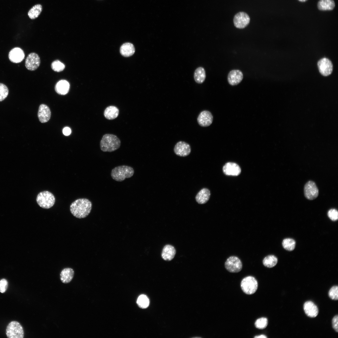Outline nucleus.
Instances as JSON below:
<instances>
[{
    "label": "nucleus",
    "mask_w": 338,
    "mask_h": 338,
    "mask_svg": "<svg viewBox=\"0 0 338 338\" xmlns=\"http://www.w3.org/2000/svg\"><path fill=\"white\" fill-rule=\"evenodd\" d=\"M278 262L277 258L274 255H270L266 256L263 260V265L266 267L271 268L275 266Z\"/></svg>",
    "instance_id": "obj_27"
},
{
    "label": "nucleus",
    "mask_w": 338,
    "mask_h": 338,
    "mask_svg": "<svg viewBox=\"0 0 338 338\" xmlns=\"http://www.w3.org/2000/svg\"><path fill=\"white\" fill-rule=\"evenodd\" d=\"M241 287L243 291L247 294H252L257 290L258 283L253 276H248L244 278L241 283Z\"/></svg>",
    "instance_id": "obj_5"
},
{
    "label": "nucleus",
    "mask_w": 338,
    "mask_h": 338,
    "mask_svg": "<svg viewBox=\"0 0 338 338\" xmlns=\"http://www.w3.org/2000/svg\"><path fill=\"white\" fill-rule=\"evenodd\" d=\"M299 1L301 2H305L307 0H298Z\"/></svg>",
    "instance_id": "obj_40"
},
{
    "label": "nucleus",
    "mask_w": 338,
    "mask_h": 338,
    "mask_svg": "<svg viewBox=\"0 0 338 338\" xmlns=\"http://www.w3.org/2000/svg\"><path fill=\"white\" fill-rule=\"evenodd\" d=\"M119 114V110L115 106L111 105L107 107L104 110L105 117L108 120H112L116 118Z\"/></svg>",
    "instance_id": "obj_23"
},
{
    "label": "nucleus",
    "mask_w": 338,
    "mask_h": 338,
    "mask_svg": "<svg viewBox=\"0 0 338 338\" xmlns=\"http://www.w3.org/2000/svg\"><path fill=\"white\" fill-rule=\"evenodd\" d=\"M206 73L204 69L202 67L197 68L194 74V78L195 82L198 84L204 82L206 78Z\"/></svg>",
    "instance_id": "obj_26"
},
{
    "label": "nucleus",
    "mask_w": 338,
    "mask_h": 338,
    "mask_svg": "<svg viewBox=\"0 0 338 338\" xmlns=\"http://www.w3.org/2000/svg\"><path fill=\"white\" fill-rule=\"evenodd\" d=\"M305 197L309 200H313L318 196L319 190L315 183L312 181L308 182L304 187Z\"/></svg>",
    "instance_id": "obj_8"
},
{
    "label": "nucleus",
    "mask_w": 338,
    "mask_h": 338,
    "mask_svg": "<svg viewBox=\"0 0 338 338\" xmlns=\"http://www.w3.org/2000/svg\"><path fill=\"white\" fill-rule=\"evenodd\" d=\"M328 216L331 220L336 221L338 218V211L335 209H331L328 211Z\"/></svg>",
    "instance_id": "obj_35"
},
{
    "label": "nucleus",
    "mask_w": 338,
    "mask_h": 338,
    "mask_svg": "<svg viewBox=\"0 0 338 338\" xmlns=\"http://www.w3.org/2000/svg\"><path fill=\"white\" fill-rule=\"evenodd\" d=\"M120 144V140L116 136L107 134L103 136L100 141V146L103 151L111 152L118 149Z\"/></svg>",
    "instance_id": "obj_2"
},
{
    "label": "nucleus",
    "mask_w": 338,
    "mask_h": 338,
    "mask_svg": "<svg viewBox=\"0 0 338 338\" xmlns=\"http://www.w3.org/2000/svg\"><path fill=\"white\" fill-rule=\"evenodd\" d=\"M267 319L264 317H262L258 319L255 322V325L256 328L260 329L265 328L268 325Z\"/></svg>",
    "instance_id": "obj_32"
},
{
    "label": "nucleus",
    "mask_w": 338,
    "mask_h": 338,
    "mask_svg": "<svg viewBox=\"0 0 338 338\" xmlns=\"http://www.w3.org/2000/svg\"><path fill=\"white\" fill-rule=\"evenodd\" d=\"M329 297L332 300H337L338 299V287L337 286H333L329 291Z\"/></svg>",
    "instance_id": "obj_34"
},
{
    "label": "nucleus",
    "mask_w": 338,
    "mask_h": 338,
    "mask_svg": "<svg viewBox=\"0 0 338 338\" xmlns=\"http://www.w3.org/2000/svg\"><path fill=\"white\" fill-rule=\"evenodd\" d=\"M213 121V116L209 111L204 110L199 114L197 121L199 125L202 127H207L210 125Z\"/></svg>",
    "instance_id": "obj_13"
},
{
    "label": "nucleus",
    "mask_w": 338,
    "mask_h": 338,
    "mask_svg": "<svg viewBox=\"0 0 338 338\" xmlns=\"http://www.w3.org/2000/svg\"><path fill=\"white\" fill-rule=\"evenodd\" d=\"M135 51L134 45L129 43H124L120 48V54L124 57H128L131 56L134 54Z\"/></svg>",
    "instance_id": "obj_24"
},
{
    "label": "nucleus",
    "mask_w": 338,
    "mask_h": 338,
    "mask_svg": "<svg viewBox=\"0 0 338 338\" xmlns=\"http://www.w3.org/2000/svg\"><path fill=\"white\" fill-rule=\"evenodd\" d=\"M335 7V3L333 0H320L318 3V9L320 10H330Z\"/></svg>",
    "instance_id": "obj_25"
},
{
    "label": "nucleus",
    "mask_w": 338,
    "mask_h": 338,
    "mask_svg": "<svg viewBox=\"0 0 338 338\" xmlns=\"http://www.w3.org/2000/svg\"><path fill=\"white\" fill-rule=\"evenodd\" d=\"M8 286V282L6 279H3L0 280V292L4 293Z\"/></svg>",
    "instance_id": "obj_36"
},
{
    "label": "nucleus",
    "mask_w": 338,
    "mask_h": 338,
    "mask_svg": "<svg viewBox=\"0 0 338 338\" xmlns=\"http://www.w3.org/2000/svg\"><path fill=\"white\" fill-rule=\"evenodd\" d=\"M223 170L225 175L228 176H237L241 172V169L239 166L232 162L226 163L223 166Z\"/></svg>",
    "instance_id": "obj_15"
},
{
    "label": "nucleus",
    "mask_w": 338,
    "mask_h": 338,
    "mask_svg": "<svg viewBox=\"0 0 338 338\" xmlns=\"http://www.w3.org/2000/svg\"><path fill=\"white\" fill-rule=\"evenodd\" d=\"M210 195V191L208 189L202 188L196 195L195 197L196 201L200 204H205L209 200Z\"/></svg>",
    "instance_id": "obj_19"
},
{
    "label": "nucleus",
    "mask_w": 338,
    "mask_h": 338,
    "mask_svg": "<svg viewBox=\"0 0 338 338\" xmlns=\"http://www.w3.org/2000/svg\"><path fill=\"white\" fill-rule=\"evenodd\" d=\"M174 247L170 245H166L163 248L161 253L162 259L166 261H170L173 259L176 254Z\"/></svg>",
    "instance_id": "obj_21"
},
{
    "label": "nucleus",
    "mask_w": 338,
    "mask_h": 338,
    "mask_svg": "<svg viewBox=\"0 0 338 338\" xmlns=\"http://www.w3.org/2000/svg\"><path fill=\"white\" fill-rule=\"evenodd\" d=\"M225 267L229 272L238 273L242 268V264L240 259L235 256H231L228 258L225 263Z\"/></svg>",
    "instance_id": "obj_7"
},
{
    "label": "nucleus",
    "mask_w": 338,
    "mask_h": 338,
    "mask_svg": "<svg viewBox=\"0 0 338 338\" xmlns=\"http://www.w3.org/2000/svg\"><path fill=\"white\" fill-rule=\"evenodd\" d=\"M69 87V84L67 81L61 80L57 83L55 86V89L58 94L65 95L68 92Z\"/></svg>",
    "instance_id": "obj_22"
},
{
    "label": "nucleus",
    "mask_w": 338,
    "mask_h": 338,
    "mask_svg": "<svg viewBox=\"0 0 338 338\" xmlns=\"http://www.w3.org/2000/svg\"><path fill=\"white\" fill-rule=\"evenodd\" d=\"M8 58L12 62L15 63H19L24 59L25 54L23 50L19 47H15L12 49L9 52Z\"/></svg>",
    "instance_id": "obj_14"
},
{
    "label": "nucleus",
    "mask_w": 338,
    "mask_h": 338,
    "mask_svg": "<svg viewBox=\"0 0 338 338\" xmlns=\"http://www.w3.org/2000/svg\"><path fill=\"white\" fill-rule=\"evenodd\" d=\"M174 151L177 155L185 157L190 153L191 148L190 145L188 143L184 141H179L175 145Z\"/></svg>",
    "instance_id": "obj_12"
},
{
    "label": "nucleus",
    "mask_w": 338,
    "mask_h": 338,
    "mask_svg": "<svg viewBox=\"0 0 338 338\" xmlns=\"http://www.w3.org/2000/svg\"><path fill=\"white\" fill-rule=\"evenodd\" d=\"M332 326L333 329L337 332H338V316H335L332 320Z\"/></svg>",
    "instance_id": "obj_37"
},
{
    "label": "nucleus",
    "mask_w": 338,
    "mask_h": 338,
    "mask_svg": "<svg viewBox=\"0 0 338 338\" xmlns=\"http://www.w3.org/2000/svg\"><path fill=\"white\" fill-rule=\"evenodd\" d=\"M137 303L140 307L142 308H146L148 306L149 301L146 295L142 294L140 295L138 298Z\"/></svg>",
    "instance_id": "obj_30"
},
{
    "label": "nucleus",
    "mask_w": 338,
    "mask_h": 338,
    "mask_svg": "<svg viewBox=\"0 0 338 338\" xmlns=\"http://www.w3.org/2000/svg\"><path fill=\"white\" fill-rule=\"evenodd\" d=\"M133 168L130 166L122 165L115 167L111 171L112 178L117 182H122L131 177L134 174Z\"/></svg>",
    "instance_id": "obj_3"
},
{
    "label": "nucleus",
    "mask_w": 338,
    "mask_h": 338,
    "mask_svg": "<svg viewBox=\"0 0 338 338\" xmlns=\"http://www.w3.org/2000/svg\"><path fill=\"white\" fill-rule=\"evenodd\" d=\"M255 338H267V337L264 335H261L258 336H256L254 337Z\"/></svg>",
    "instance_id": "obj_39"
},
{
    "label": "nucleus",
    "mask_w": 338,
    "mask_h": 338,
    "mask_svg": "<svg viewBox=\"0 0 338 338\" xmlns=\"http://www.w3.org/2000/svg\"><path fill=\"white\" fill-rule=\"evenodd\" d=\"M42 10V7L40 4H37L33 6L28 11V15L31 19L37 18Z\"/></svg>",
    "instance_id": "obj_28"
},
{
    "label": "nucleus",
    "mask_w": 338,
    "mask_h": 338,
    "mask_svg": "<svg viewBox=\"0 0 338 338\" xmlns=\"http://www.w3.org/2000/svg\"><path fill=\"white\" fill-rule=\"evenodd\" d=\"M51 113L49 107L45 104L41 105L38 108V116L39 121L44 123L50 119Z\"/></svg>",
    "instance_id": "obj_17"
},
{
    "label": "nucleus",
    "mask_w": 338,
    "mask_h": 338,
    "mask_svg": "<svg viewBox=\"0 0 338 338\" xmlns=\"http://www.w3.org/2000/svg\"><path fill=\"white\" fill-rule=\"evenodd\" d=\"M52 69L55 71L60 72L65 68L64 65L59 60L53 61L51 64Z\"/></svg>",
    "instance_id": "obj_31"
},
{
    "label": "nucleus",
    "mask_w": 338,
    "mask_h": 338,
    "mask_svg": "<svg viewBox=\"0 0 338 338\" xmlns=\"http://www.w3.org/2000/svg\"><path fill=\"white\" fill-rule=\"evenodd\" d=\"M250 21V18L248 15L243 12L237 13L233 18L234 25L238 28L242 29L245 28L248 25Z\"/></svg>",
    "instance_id": "obj_9"
},
{
    "label": "nucleus",
    "mask_w": 338,
    "mask_h": 338,
    "mask_svg": "<svg viewBox=\"0 0 338 338\" xmlns=\"http://www.w3.org/2000/svg\"><path fill=\"white\" fill-rule=\"evenodd\" d=\"M6 334L9 338H23L24 331L20 324L16 321H12L8 325Z\"/></svg>",
    "instance_id": "obj_6"
},
{
    "label": "nucleus",
    "mask_w": 338,
    "mask_h": 338,
    "mask_svg": "<svg viewBox=\"0 0 338 338\" xmlns=\"http://www.w3.org/2000/svg\"><path fill=\"white\" fill-rule=\"evenodd\" d=\"M9 92L8 87L4 84L0 83V102L3 100L7 97Z\"/></svg>",
    "instance_id": "obj_33"
},
{
    "label": "nucleus",
    "mask_w": 338,
    "mask_h": 338,
    "mask_svg": "<svg viewBox=\"0 0 338 338\" xmlns=\"http://www.w3.org/2000/svg\"><path fill=\"white\" fill-rule=\"evenodd\" d=\"M63 133L65 136H69L71 134V130L68 127H65L63 130Z\"/></svg>",
    "instance_id": "obj_38"
},
{
    "label": "nucleus",
    "mask_w": 338,
    "mask_h": 338,
    "mask_svg": "<svg viewBox=\"0 0 338 338\" xmlns=\"http://www.w3.org/2000/svg\"><path fill=\"white\" fill-rule=\"evenodd\" d=\"M303 308L305 314L309 317H315L318 314L317 307L311 301L306 302L304 305Z\"/></svg>",
    "instance_id": "obj_18"
},
{
    "label": "nucleus",
    "mask_w": 338,
    "mask_h": 338,
    "mask_svg": "<svg viewBox=\"0 0 338 338\" xmlns=\"http://www.w3.org/2000/svg\"><path fill=\"white\" fill-rule=\"evenodd\" d=\"M40 63V59L38 54L35 53H31L28 55L26 59L25 66L28 70L34 71L39 67Z\"/></svg>",
    "instance_id": "obj_10"
},
{
    "label": "nucleus",
    "mask_w": 338,
    "mask_h": 338,
    "mask_svg": "<svg viewBox=\"0 0 338 338\" xmlns=\"http://www.w3.org/2000/svg\"><path fill=\"white\" fill-rule=\"evenodd\" d=\"M295 244V240L290 238L284 239L282 243V246L284 248L289 251H292L294 249Z\"/></svg>",
    "instance_id": "obj_29"
},
{
    "label": "nucleus",
    "mask_w": 338,
    "mask_h": 338,
    "mask_svg": "<svg viewBox=\"0 0 338 338\" xmlns=\"http://www.w3.org/2000/svg\"><path fill=\"white\" fill-rule=\"evenodd\" d=\"M92 204L88 199L80 198L73 202L70 207V211L75 217L79 218L87 217L92 209Z\"/></svg>",
    "instance_id": "obj_1"
},
{
    "label": "nucleus",
    "mask_w": 338,
    "mask_h": 338,
    "mask_svg": "<svg viewBox=\"0 0 338 338\" xmlns=\"http://www.w3.org/2000/svg\"><path fill=\"white\" fill-rule=\"evenodd\" d=\"M36 201L40 207L45 209H49L53 206L55 202V198L53 194L48 191H44L39 193L36 198Z\"/></svg>",
    "instance_id": "obj_4"
},
{
    "label": "nucleus",
    "mask_w": 338,
    "mask_h": 338,
    "mask_svg": "<svg viewBox=\"0 0 338 338\" xmlns=\"http://www.w3.org/2000/svg\"><path fill=\"white\" fill-rule=\"evenodd\" d=\"M318 66L320 73L323 76L330 75L333 70V64L329 59L323 58L318 62Z\"/></svg>",
    "instance_id": "obj_11"
},
{
    "label": "nucleus",
    "mask_w": 338,
    "mask_h": 338,
    "mask_svg": "<svg viewBox=\"0 0 338 338\" xmlns=\"http://www.w3.org/2000/svg\"><path fill=\"white\" fill-rule=\"evenodd\" d=\"M243 78V74L240 70L238 69L232 70L228 76V81L230 84L235 85L239 84Z\"/></svg>",
    "instance_id": "obj_16"
},
{
    "label": "nucleus",
    "mask_w": 338,
    "mask_h": 338,
    "mask_svg": "<svg viewBox=\"0 0 338 338\" xmlns=\"http://www.w3.org/2000/svg\"><path fill=\"white\" fill-rule=\"evenodd\" d=\"M74 275V270L70 268L64 269L61 271L60 274V279L64 284L70 282L73 279Z\"/></svg>",
    "instance_id": "obj_20"
}]
</instances>
